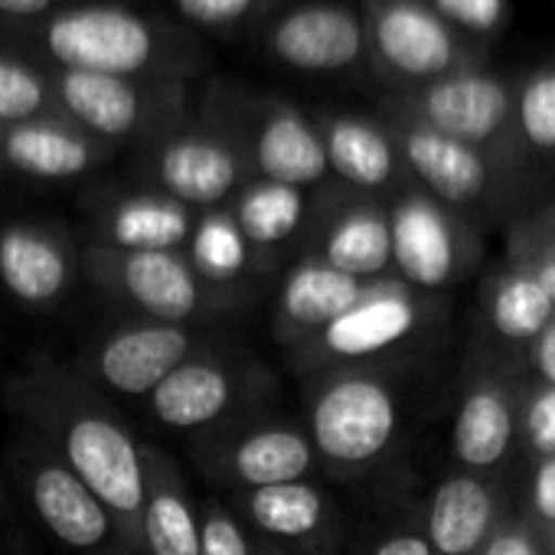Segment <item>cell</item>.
Segmentation results:
<instances>
[{"instance_id": "obj_28", "label": "cell", "mask_w": 555, "mask_h": 555, "mask_svg": "<svg viewBox=\"0 0 555 555\" xmlns=\"http://www.w3.org/2000/svg\"><path fill=\"white\" fill-rule=\"evenodd\" d=\"M141 454H144L141 552L199 555V506L193 503L180 464L154 444H141Z\"/></svg>"}, {"instance_id": "obj_18", "label": "cell", "mask_w": 555, "mask_h": 555, "mask_svg": "<svg viewBox=\"0 0 555 555\" xmlns=\"http://www.w3.org/2000/svg\"><path fill=\"white\" fill-rule=\"evenodd\" d=\"M268 60L305 76L370 73L366 34L357 4L347 0H305L285 4L255 27Z\"/></svg>"}, {"instance_id": "obj_12", "label": "cell", "mask_w": 555, "mask_h": 555, "mask_svg": "<svg viewBox=\"0 0 555 555\" xmlns=\"http://www.w3.org/2000/svg\"><path fill=\"white\" fill-rule=\"evenodd\" d=\"M389 206L392 278L418 295L441 298L483 261V229L441 206L415 183L402 186Z\"/></svg>"}, {"instance_id": "obj_4", "label": "cell", "mask_w": 555, "mask_h": 555, "mask_svg": "<svg viewBox=\"0 0 555 555\" xmlns=\"http://www.w3.org/2000/svg\"><path fill=\"white\" fill-rule=\"evenodd\" d=\"M305 428L318 464L337 477H363L396 451L405 402L386 366H331L311 386Z\"/></svg>"}, {"instance_id": "obj_29", "label": "cell", "mask_w": 555, "mask_h": 555, "mask_svg": "<svg viewBox=\"0 0 555 555\" xmlns=\"http://www.w3.org/2000/svg\"><path fill=\"white\" fill-rule=\"evenodd\" d=\"M225 209H229L235 229L242 232L255 268L261 271V268H271L268 261H274V255L305 229L308 193L251 177L229 199Z\"/></svg>"}, {"instance_id": "obj_33", "label": "cell", "mask_w": 555, "mask_h": 555, "mask_svg": "<svg viewBox=\"0 0 555 555\" xmlns=\"http://www.w3.org/2000/svg\"><path fill=\"white\" fill-rule=\"evenodd\" d=\"M506 261L522 268L532 282L548 295V301L555 308V238L542 225L535 209L513 219L509 235H506Z\"/></svg>"}, {"instance_id": "obj_35", "label": "cell", "mask_w": 555, "mask_h": 555, "mask_svg": "<svg viewBox=\"0 0 555 555\" xmlns=\"http://www.w3.org/2000/svg\"><path fill=\"white\" fill-rule=\"evenodd\" d=\"M519 457L526 464L555 457V386L526 379L519 405Z\"/></svg>"}, {"instance_id": "obj_11", "label": "cell", "mask_w": 555, "mask_h": 555, "mask_svg": "<svg viewBox=\"0 0 555 555\" xmlns=\"http://www.w3.org/2000/svg\"><path fill=\"white\" fill-rule=\"evenodd\" d=\"M138 186L164 193L193 212L229 206L251 180L242 147L209 118L193 112L180 125L134 147Z\"/></svg>"}, {"instance_id": "obj_19", "label": "cell", "mask_w": 555, "mask_h": 555, "mask_svg": "<svg viewBox=\"0 0 555 555\" xmlns=\"http://www.w3.org/2000/svg\"><path fill=\"white\" fill-rule=\"evenodd\" d=\"M305 255L360 278H392V235L386 199L337 186L334 180L314 190L305 216Z\"/></svg>"}, {"instance_id": "obj_21", "label": "cell", "mask_w": 555, "mask_h": 555, "mask_svg": "<svg viewBox=\"0 0 555 555\" xmlns=\"http://www.w3.org/2000/svg\"><path fill=\"white\" fill-rule=\"evenodd\" d=\"M513 506L506 474L451 467L428 493L418 519L435 555H477Z\"/></svg>"}, {"instance_id": "obj_44", "label": "cell", "mask_w": 555, "mask_h": 555, "mask_svg": "<svg viewBox=\"0 0 555 555\" xmlns=\"http://www.w3.org/2000/svg\"><path fill=\"white\" fill-rule=\"evenodd\" d=\"M261 555H292V552H282V548H268V552H261Z\"/></svg>"}, {"instance_id": "obj_7", "label": "cell", "mask_w": 555, "mask_h": 555, "mask_svg": "<svg viewBox=\"0 0 555 555\" xmlns=\"http://www.w3.org/2000/svg\"><path fill=\"white\" fill-rule=\"evenodd\" d=\"M366 66L383 92L415 89L490 63V47L457 34L428 0H360Z\"/></svg>"}, {"instance_id": "obj_31", "label": "cell", "mask_w": 555, "mask_h": 555, "mask_svg": "<svg viewBox=\"0 0 555 555\" xmlns=\"http://www.w3.org/2000/svg\"><path fill=\"white\" fill-rule=\"evenodd\" d=\"M183 251L206 282L225 285V288H245L242 278L248 268H255L251 251L225 206L196 212V222Z\"/></svg>"}, {"instance_id": "obj_36", "label": "cell", "mask_w": 555, "mask_h": 555, "mask_svg": "<svg viewBox=\"0 0 555 555\" xmlns=\"http://www.w3.org/2000/svg\"><path fill=\"white\" fill-rule=\"evenodd\" d=\"M516 509L526 526L555 552V457L526 464V480Z\"/></svg>"}, {"instance_id": "obj_34", "label": "cell", "mask_w": 555, "mask_h": 555, "mask_svg": "<svg viewBox=\"0 0 555 555\" xmlns=\"http://www.w3.org/2000/svg\"><path fill=\"white\" fill-rule=\"evenodd\" d=\"M288 0H173L186 27L199 30H242L264 24Z\"/></svg>"}, {"instance_id": "obj_20", "label": "cell", "mask_w": 555, "mask_h": 555, "mask_svg": "<svg viewBox=\"0 0 555 555\" xmlns=\"http://www.w3.org/2000/svg\"><path fill=\"white\" fill-rule=\"evenodd\" d=\"M225 503L274 548H298L301 555H331L344 542L340 506L314 483H274L258 490H235Z\"/></svg>"}, {"instance_id": "obj_1", "label": "cell", "mask_w": 555, "mask_h": 555, "mask_svg": "<svg viewBox=\"0 0 555 555\" xmlns=\"http://www.w3.org/2000/svg\"><path fill=\"white\" fill-rule=\"evenodd\" d=\"M11 405L27 431L102 500L128 548L144 555V454L141 441L108 399L73 370L37 366L14 379Z\"/></svg>"}, {"instance_id": "obj_45", "label": "cell", "mask_w": 555, "mask_h": 555, "mask_svg": "<svg viewBox=\"0 0 555 555\" xmlns=\"http://www.w3.org/2000/svg\"><path fill=\"white\" fill-rule=\"evenodd\" d=\"M0 503H4V490H0Z\"/></svg>"}, {"instance_id": "obj_41", "label": "cell", "mask_w": 555, "mask_h": 555, "mask_svg": "<svg viewBox=\"0 0 555 555\" xmlns=\"http://www.w3.org/2000/svg\"><path fill=\"white\" fill-rule=\"evenodd\" d=\"M60 8H66L63 0H0V27H8V37H17L43 24Z\"/></svg>"}, {"instance_id": "obj_37", "label": "cell", "mask_w": 555, "mask_h": 555, "mask_svg": "<svg viewBox=\"0 0 555 555\" xmlns=\"http://www.w3.org/2000/svg\"><path fill=\"white\" fill-rule=\"evenodd\" d=\"M428 4L464 37L490 47L493 37H500L513 17L509 0H428Z\"/></svg>"}, {"instance_id": "obj_23", "label": "cell", "mask_w": 555, "mask_h": 555, "mask_svg": "<svg viewBox=\"0 0 555 555\" xmlns=\"http://www.w3.org/2000/svg\"><path fill=\"white\" fill-rule=\"evenodd\" d=\"M115 154L66 115L0 128V170L27 180H79Z\"/></svg>"}, {"instance_id": "obj_30", "label": "cell", "mask_w": 555, "mask_h": 555, "mask_svg": "<svg viewBox=\"0 0 555 555\" xmlns=\"http://www.w3.org/2000/svg\"><path fill=\"white\" fill-rule=\"evenodd\" d=\"M513 125L522 167L542 180L555 170V53L516 73Z\"/></svg>"}, {"instance_id": "obj_6", "label": "cell", "mask_w": 555, "mask_h": 555, "mask_svg": "<svg viewBox=\"0 0 555 555\" xmlns=\"http://www.w3.org/2000/svg\"><path fill=\"white\" fill-rule=\"evenodd\" d=\"M376 115L389 125L409 180L480 229L513 216L539 186L535 177L496 160L487 151L451 141L383 108H376Z\"/></svg>"}, {"instance_id": "obj_3", "label": "cell", "mask_w": 555, "mask_h": 555, "mask_svg": "<svg viewBox=\"0 0 555 555\" xmlns=\"http://www.w3.org/2000/svg\"><path fill=\"white\" fill-rule=\"evenodd\" d=\"M86 274L108 301L131 314V321L219 327L248 308L245 288L206 282L183 248L128 251L89 242Z\"/></svg>"}, {"instance_id": "obj_24", "label": "cell", "mask_w": 555, "mask_h": 555, "mask_svg": "<svg viewBox=\"0 0 555 555\" xmlns=\"http://www.w3.org/2000/svg\"><path fill=\"white\" fill-rule=\"evenodd\" d=\"M92 229L99 245L151 251V248H186L196 212L147 186H115L89 196Z\"/></svg>"}, {"instance_id": "obj_16", "label": "cell", "mask_w": 555, "mask_h": 555, "mask_svg": "<svg viewBox=\"0 0 555 555\" xmlns=\"http://www.w3.org/2000/svg\"><path fill=\"white\" fill-rule=\"evenodd\" d=\"M216 344V327L125 321L92 340L79 373L102 396L147 399L183 360Z\"/></svg>"}, {"instance_id": "obj_25", "label": "cell", "mask_w": 555, "mask_h": 555, "mask_svg": "<svg viewBox=\"0 0 555 555\" xmlns=\"http://www.w3.org/2000/svg\"><path fill=\"white\" fill-rule=\"evenodd\" d=\"M76 271L73 242L43 222L0 225V285L27 308H50L66 298Z\"/></svg>"}, {"instance_id": "obj_40", "label": "cell", "mask_w": 555, "mask_h": 555, "mask_svg": "<svg viewBox=\"0 0 555 555\" xmlns=\"http://www.w3.org/2000/svg\"><path fill=\"white\" fill-rule=\"evenodd\" d=\"M366 555H435L425 529H422V519H405V522H396L392 529H386L373 548Z\"/></svg>"}, {"instance_id": "obj_15", "label": "cell", "mask_w": 555, "mask_h": 555, "mask_svg": "<svg viewBox=\"0 0 555 555\" xmlns=\"http://www.w3.org/2000/svg\"><path fill=\"white\" fill-rule=\"evenodd\" d=\"M522 389V363L480 344L470 350L451 422L454 467L474 474H506L509 461L519 457Z\"/></svg>"}, {"instance_id": "obj_10", "label": "cell", "mask_w": 555, "mask_h": 555, "mask_svg": "<svg viewBox=\"0 0 555 555\" xmlns=\"http://www.w3.org/2000/svg\"><path fill=\"white\" fill-rule=\"evenodd\" d=\"M56 102L69 121L112 147H141L193 115L186 82L99 76L47 66Z\"/></svg>"}, {"instance_id": "obj_5", "label": "cell", "mask_w": 555, "mask_h": 555, "mask_svg": "<svg viewBox=\"0 0 555 555\" xmlns=\"http://www.w3.org/2000/svg\"><path fill=\"white\" fill-rule=\"evenodd\" d=\"M196 112L216 121L242 147L255 180L282 183L301 193L331 183L314 115L298 108L292 99L232 79H212Z\"/></svg>"}, {"instance_id": "obj_32", "label": "cell", "mask_w": 555, "mask_h": 555, "mask_svg": "<svg viewBox=\"0 0 555 555\" xmlns=\"http://www.w3.org/2000/svg\"><path fill=\"white\" fill-rule=\"evenodd\" d=\"M63 115L47 66L21 50H0V128Z\"/></svg>"}, {"instance_id": "obj_27", "label": "cell", "mask_w": 555, "mask_h": 555, "mask_svg": "<svg viewBox=\"0 0 555 555\" xmlns=\"http://www.w3.org/2000/svg\"><path fill=\"white\" fill-rule=\"evenodd\" d=\"M474 311L480 327L477 344L516 363H522V350L555 318L548 295L506 258L480 278Z\"/></svg>"}, {"instance_id": "obj_8", "label": "cell", "mask_w": 555, "mask_h": 555, "mask_svg": "<svg viewBox=\"0 0 555 555\" xmlns=\"http://www.w3.org/2000/svg\"><path fill=\"white\" fill-rule=\"evenodd\" d=\"M513 92H516V73H503L487 63L415 89L383 92L376 108L402 115L451 141L487 151L496 160L529 173L516 147Z\"/></svg>"}, {"instance_id": "obj_39", "label": "cell", "mask_w": 555, "mask_h": 555, "mask_svg": "<svg viewBox=\"0 0 555 555\" xmlns=\"http://www.w3.org/2000/svg\"><path fill=\"white\" fill-rule=\"evenodd\" d=\"M477 555H555V552L526 526V519L513 506L500 519V526L490 532V539L483 542V548Z\"/></svg>"}, {"instance_id": "obj_22", "label": "cell", "mask_w": 555, "mask_h": 555, "mask_svg": "<svg viewBox=\"0 0 555 555\" xmlns=\"http://www.w3.org/2000/svg\"><path fill=\"white\" fill-rule=\"evenodd\" d=\"M314 125L324 141L331 180L344 190L392 199L402 186H409L405 164L399 157L396 138L389 125L373 112H318Z\"/></svg>"}, {"instance_id": "obj_38", "label": "cell", "mask_w": 555, "mask_h": 555, "mask_svg": "<svg viewBox=\"0 0 555 555\" xmlns=\"http://www.w3.org/2000/svg\"><path fill=\"white\" fill-rule=\"evenodd\" d=\"M199 555H255L242 519L219 500L199 503Z\"/></svg>"}, {"instance_id": "obj_43", "label": "cell", "mask_w": 555, "mask_h": 555, "mask_svg": "<svg viewBox=\"0 0 555 555\" xmlns=\"http://www.w3.org/2000/svg\"><path fill=\"white\" fill-rule=\"evenodd\" d=\"M535 216L542 219V225L552 232V238H555V203H545V206H539L535 209Z\"/></svg>"}, {"instance_id": "obj_26", "label": "cell", "mask_w": 555, "mask_h": 555, "mask_svg": "<svg viewBox=\"0 0 555 555\" xmlns=\"http://www.w3.org/2000/svg\"><path fill=\"white\" fill-rule=\"evenodd\" d=\"M373 282H360L314 255H301L282 278L274 298V334L285 347H301L340 314H347Z\"/></svg>"}, {"instance_id": "obj_42", "label": "cell", "mask_w": 555, "mask_h": 555, "mask_svg": "<svg viewBox=\"0 0 555 555\" xmlns=\"http://www.w3.org/2000/svg\"><path fill=\"white\" fill-rule=\"evenodd\" d=\"M522 373L532 383L555 386V318L539 331V337L522 350Z\"/></svg>"}, {"instance_id": "obj_13", "label": "cell", "mask_w": 555, "mask_h": 555, "mask_svg": "<svg viewBox=\"0 0 555 555\" xmlns=\"http://www.w3.org/2000/svg\"><path fill=\"white\" fill-rule=\"evenodd\" d=\"M441 301L412 292L396 278H379L370 292L321 334L305 340V366H386L396 353L422 344L441 321Z\"/></svg>"}, {"instance_id": "obj_2", "label": "cell", "mask_w": 555, "mask_h": 555, "mask_svg": "<svg viewBox=\"0 0 555 555\" xmlns=\"http://www.w3.org/2000/svg\"><path fill=\"white\" fill-rule=\"evenodd\" d=\"M14 40L43 66L160 82H190L209 60L186 27L121 4H66Z\"/></svg>"}, {"instance_id": "obj_9", "label": "cell", "mask_w": 555, "mask_h": 555, "mask_svg": "<svg viewBox=\"0 0 555 555\" xmlns=\"http://www.w3.org/2000/svg\"><path fill=\"white\" fill-rule=\"evenodd\" d=\"M271 399L274 379L255 357L212 344L183 360L147 396V409L160 428L199 438L255 409H268Z\"/></svg>"}, {"instance_id": "obj_14", "label": "cell", "mask_w": 555, "mask_h": 555, "mask_svg": "<svg viewBox=\"0 0 555 555\" xmlns=\"http://www.w3.org/2000/svg\"><path fill=\"white\" fill-rule=\"evenodd\" d=\"M193 464L206 480L235 493L311 480L318 454L305 425L268 405L193 438Z\"/></svg>"}, {"instance_id": "obj_17", "label": "cell", "mask_w": 555, "mask_h": 555, "mask_svg": "<svg viewBox=\"0 0 555 555\" xmlns=\"http://www.w3.org/2000/svg\"><path fill=\"white\" fill-rule=\"evenodd\" d=\"M14 470L40 522L76 555H134L102 500L40 441L24 438L14 451Z\"/></svg>"}]
</instances>
